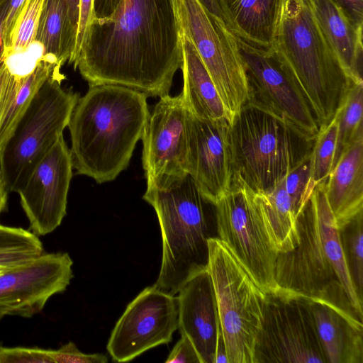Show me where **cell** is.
<instances>
[{
  "label": "cell",
  "mask_w": 363,
  "mask_h": 363,
  "mask_svg": "<svg viewBox=\"0 0 363 363\" xmlns=\"http://www.w3.org/2000/svg\"><path fill=\"white\" fill-rule=\"evenodd\" d=\"M182 59L172 0H121L108 18L93 19L72 64L89 86L120 85L160 98Z\"/></svg>",
  "instance_id": "1"
},
{
  "label": "cell",
  "mask_w": 363,
  "mask_h": 363,
  "mask_svg": "<svg viewBox=\"0 0 363 363\" xmlns=\"http://www.w3.org/2000/svg\"><path fill=\"white\" fill-rule=\"evenodd\" d=\"M147 98L114 84L91 86L79 97L67 125L77 174L102 184L128 167L150 116Z\"/></svg>",
  "instance_id": "2"
},
{
  "label": "cell",
  "mask_w": 363,
  "mask_h": 363,
  "mask_svg": "<svg viewBox=\"0 0 363 363\" xmlns=\"http://www.w3.org/2000/svg\"><path fill=\"white\" fill-rule=\"evenodd\" d=\"M271 48L306 99L320 128L328 124L354 82L318 25L309 0H278Z\"/></svg>",
  "instance_id": "3"
},
{
  "label": "cell",
  "mask_w": 363,
  "mask_h": 363,
  "mask_svg": "<svg viewBox=\"0 0 363 363\" xmlns=\"http://www.w3.org/2000/svg\"><path fill=\"white\" fill-rule=\"evenodd\" d=\"M143 198L155 211L162 240L154 286L175 296L192 276L208 268L207 241L217 237L216 206L189 174L164 186L147 187Z\"/></svg>",
  "instance_id": "4"
},
{
  "label": "cell",
  "mask_w": 363,
  "mask_h": 363,
  "mask_svg": "<svg viewBox=\"0 0 363 363\" xmlns=\"http://www.w3.org/2000/svg\"><path fill=\"white\" fill-rule=\"evenodd\" d=\"M315 139L247 102L230 124L231 185L268 192L311 155Z\"/></svg>",
  "instance_id": "5"
},
{
  "label": "cell",
  "mask_w": 363,
  "mask_h": 363,
  "mask_svg": "<svg viewBox=\"0 0 363 363\" xmlns=\"http://www.w3.org/2000/svg\"><path fill=\"white\" fill-rule=\"evenodd\" d=\"M207 244L208 270L228 363H255L266 293L225 242L213 237Z\"/></svg>",
  "instance_id": "6"
},
{
  "label": "cell",
  "mask_w": 363,
  "mask_h": 363,
  "mask_svg": "<svg viewBox=\"0 0 363 363\" xmlns=\"http://www.w3.org/2000/svg\"><path fill=\"white\" fill-rule=\"evenodd\" d=\"M65 78L44 82L0 147V178L8 194L18 192L69 124L79 95L62 89Z\"/></svg>",
  "instance_id": "7"
},
{
  "label": "cell",
  "mask_w": 363,
  "mask_h": 363,
  "mask_svg": "<svg viewBox=\"0 0 363 363\" xmlns=\"http://www.w3.org/2000/svg\"><path fill=\"white\" fill-rule=\"evenodd\" d=\"M176 13L181 33L195 47L230 124L248 101L247 79L235 36L199 0H176Z\"/></svg>",
  "instance_id": "8"
},
{
  "label": "cell",
  "mask_w": 363,
  "mask_h": 363,
  "mask_svg": "<svg viewBox=\"0 0 363 363\" xmlns=\"http://www.w3.org/2000/svg\"><path fill=\"white\" fill-rule=\"evenodd\" d=\"M255 363H327L308 297L281 289L266 294Z\"/></svg>",
  "instance_id": "9"
},
{
  "label": "cell",
  "mask_w": 363,
  "mask_h": 363,
  "mask_svg": "<svg viewBox=\"0 0 363 363\" xmlns=\"http://www.w3.org/2000/svg\"><path fill=\"white\" fill-rule=\"evenodd\" d=\"M217 237L225 242L266 293L279 288L274 279L278 252L264 225L256 194L232 184L215 204Z\"/></svg>",
  "instance_id": "10"
},
{
  "label": "cell",
  "mask_w": 363,
  "mask_h": 363,
  "mask_svg": "<svg viewBox=\"0 0 363 363\" xmlns=\"http://www.w3.org/2000/svg\"><path fill=\"white\" fill-rule=\"evenodd\" d=\"M245 66L248 101L315 139L320 126L294 79L274 51L236 36Z\"/></svg>",
  "instance_id": "11"
},
{
  "label": "cell",
  "mask_w": 363,
  "mask_h": 363,
  "mask_svg": "<svg viewBox=\"0 0 363 363\" xmlns=\"http://www.w3.org/2000/svg\"><path fill=\"white\" fill-rule=\"evenodd\" d=\"M178 329L177 296L151 286L126 307L107 344L112 359L129 362L147 350L172 340Z\"/></svg>",
  "instance_id": "12"
},
{
  "label": "cell",
  "mask_w": 363,
  "mask_h": 363,
  "mask_svg": "<svg viewBox=\"0 0 363 363\" xmlns=\"http://www.w3.org/2000/svg\"><path fill=\"white\" fill-rule=\"evenodd\" d=\"M189 116L181 94L160 97L150 113L141 138L147 187L164 186L188 175Z\"/></svg>",
  "instance_id": "13"
},
{
  "label": "cell",
  "mask_w": 363,
  "mask_h": 363,
  "mask_svg": "<svg viewBox=\"0 0 363 363\" xmlns=\"http://www.w3.org/2000/svg\"><path fill=\"white\" fill-rule=\"evenodd\" d=\"M73 261L67 252L41 255L0 274V320L6 315L31 318L73 278Z\"/></svg>",
  "instance_id": "14"
},
{
  "label": "cell",
  "mask_w": 363,
  "mask_h": 363,
  "mask_svg": "<svg viewBox=\"0 0 363 363\" xmlns=\"http://www.w3.org/2000/svg\"><path fill=\"white\" fill-rule=\"evenodd\" d=\"M72 169L70 150L62 135L17 192L30 230L38 237L53 232L65 216Z\"/></svg>",
  "instance_id": "15"
},
{
  "label": "cell",
  "mask_w": 363,
  "mask_h": 363,
  "mask_svg": "<svg viewBox=\"0 0 363 363\" xmlns=\"http://www.w3.org/2000/svg\"><path fill=\"white\" fill-rule=\"evenodd\" d=\"M297 246L277 254L274 279L279 289L311 297L337 279L323 247L311 198L297 217Z\"/></svg>",
  "instance_id": "16"
},
{
  "label": "cell",
  "mask_w": 363,
  "mask_h": 363,
  "mask_svg": "<svg viewBox=\"0 0 363 363\" xmlns=\"http://www.w3.org/2000/svg\"><path fill=\"white\" fill-rule=\"evenodd\" d=\"M308 300L327 363H363V317L338 279Z\"/></svg>",
  "instance_id": "17"
},
{
  "label": "cell",
  "mask_w": 363,
  "mask_h": 363,
  "mask_svg": "<svg viewBox=\"0 0 363 363\" xmlns=\"http://www.w3.org/2000/svg\"><path fill=\"white\" fill-rule=\"evenodd\" d=\"M229 130L226 118L202 119L189 112L188 174L202 195L214 204L231 187Z\"/></svg>",
  "instance_id": "18"
},
{
  "label": "cell",
  "mask_w": 363,
  "mask_h": 363,
  "mask_svg": "<svg viewBox=\"0 0 363 363\" xmlns=\"http://www.w3.org/2000/svg\"><path fill=\"white\" fill-rule=\"evenodd\" d=\"M177 294L180 333L191 341L201 363H214L217 339L222 331L208 268L192 276Z\"/></svg>",
  "instance_id": "19"
},
{
  "label": "cell",
  "mask_w": 363,
  "mask_h": 363,
  "mask_svg": "<svg viewBox=\"0 0 363 363\" xmlns=\"http://www.w3.org/2000/svg\"><path fill=\"white\" fill-rule=\"evenodd\" d=\"M328 203L340 230L363 208V131L342 152L323 183Z\"/></svg>",
  "instance_id": "20"
},
{
  "label": "cell",
  "mask_w": 363,
  "mask_h": 363,
  "mask_svg": "<svg viewBox=\"0 0 363 363\" xmlns=\"http://www.w3.org/2000/svg\"><path fill=\"white\" fill-rule=\"evenodd\" d=\"M313 13L345 70L363 83L362 28L356 27L333 0H309Z\"/></svg>",
  "instance_id": "21"
},
{
  "label": "cell",
  "mask_w": 363,
  "mask_h": 363,
  "mask_svg": "<svg viewBox=\"0 0 363 363\" xmlns=\"http://www.w3.org/2000/svg\"><path fill=\"white\" fill-rule=\"evenodd\" d=\"M181 40L183 89L180 94L185 106L199 118H226L217 90L192 42L182 33Z\"/></svg>",
  "instance_id": "22"
},
{
  "label": "cell",
  "mask_w": 363,
  "mask_h": 363,
  "mask_svg": "<svg viewBox=\"0 0 363 363\" xmlns=\"http://www.w3.org/2000/svg\"><path fill=\"white\" fill-rule=\"evenodd\" d=\"M223 21L236 36L255 45L272 44L278 0H219Z\"/></svg>",
  "instance_id": "23"
},
{
  "label": "cell",
  "mask_w": 363,
  "mask_h": 363,
  "mask_svg": "<svg viewBox=\"0 0 363 363\" xmlns=\"http://www.w3.org/2000/svg\"><path fill=\"white\" fill-rule=\"evenodd\" d=\"M62 66L56 58L50 57L24 78L17 79L9 73V82L0 101V147L44 82L52 76H63L60 72Z\"/></svg>",
  "instance_id": "24"
},
{
  "label": "cell",
  "mask_w": 363,
  "mask_h": 363,
  "mask_svg": "<svg viewBox=\"0 0 363 363\" xmlns=\"http://www.w3.org/2000/svg\"><path fill=\"white\" fill-rule=\"evenodd\" d=\"M256 194L260 213L271 241L278 252L298 244L297 217L284 179L267 193Z\"/></svg>",
  "instance_id": "25"
},
{
  "label": "cell",
  "mask_w": 363,
  "mask_h": 363,
  "mask_svg": "<svg viewBox=\"0 0 363 363\" xmlns=\"http://www.w3.org/2000/svg\"><path fill=\"white\" fill-rule=\"evenodd\" d=\"M323 183L315 186L311 196L315 209L323 247L351 303L357 312L363 317L362 301L358 297L352 284L341 244L339 229L328 203Z\"/></svg>",
  "instance_id": "26"
},
{
  "label": "cell",
  "mask_w": 363,
  "mask_h": 363,
  "mask_svg": "<svg viewBox=\"0 0 363 363\" xmlns=\"http://www.w3.org/2000/svg\"><path fill=\"white\" fill-rule=\"evenodd\" d=\"M77 33L63 1L45 0L35 40L43 45L45 54L54 56L62 65L72 64Z\"/></svg>",
  "instance_id": "27"
},
{
  "label": "cell",
  "mask_w": 363,
  "mask_h": 363,
  "mask_svg": "<svg viewBox=\"0 0 363 363\" xmlns=\"http://www.w3.org/2000/svg\"><path fill=\"white\" fill-rule=\"evenodd\" d=\"M362 113L363 83H354L335 114L337 135L332 169L356 136L363 131Z\"/></svg>",
  "instance_id": "28"
},
{
  "label": "cell",
  "mask_w": 363,
  "mask_h": 363,
  "mask_svg": "<svg viewBox=\"0 0 363 363\" xmlns=\"http://www.w3.org/2000/svg\"><path fill=\"white\" fill-rule=\"evenodd\" d=\"M43 253L38 235L22 228L0 224V269L15 267Z\"/></svg>",
  "instance_id": "29"
},
{
  "label": "cell",
  "mask_w": 363,
  "mask_h": 363,
  "mask_svg": "<svg viewBox=\"0 0 363 363\" xmlns=\"http://www.w3.org/2000/svg\"><path fill=\"white\" fill-rule=\"evenodd\" d=\"M359 212L339 230L341 244L352 284L362 301L363 289V219Z\"/></svg>",
  "instance_id": "30"
},
{
  "label": "cell",
  "mask_w": 363,
  "mask_h": 363,
  "mask_svg": "<svg viewBox=\"0 0 363 363\" xmlns=\"http://www.w3.org/2000/svg\"><path fill=\"white\" fill-rule=\"evenodd\" d=\"M337 135V122L334 116L328 124L320 128L311 153V179L315 186L323 183L332 169Z\"/></svg>",
  "instance_id": "31"
},
{
  "label": "cell",
  "mask_w": 363,
  "mask_h": 363,
  "mask_svg": "<svg viewBox=\"0 0 363 363\" xmlns=\"http://www.w3.org/2000/svg\"><path fill=\"white\" fill-rule=\"evenodd\" d=\"M44 1L26 0L12 33L11 48L6 52L25 49L35 40Z\"/></svg>",
  "instance_id": "32"
},
{
  "label": "cell",
  "mask_w": 363,
  "mask_h": 363,
  "mask_svg": "<svg viewBox=\"0 0 363 363\" xmlns=\"http://www.w3.org/2000/svg\"><path fill=\"white\" fill-rule=\"evenodd\" d=\"M310 156L311 155L284 178L285 189L292 201L296 217L310 199L315 186L311 179Z\"/></svg>",
  "instance_id": "33"
},
{
  "label": "cell",
  "mask_w": 363,
  "mask_h": 363,
  "mask_svg": "<svg viewBox=\"0 0 363 363\" xmlns=\"http://www.w3.org/2000/svg\"><path fill=\"white\" fill-rule=\"evenodd\" d=\"M0 363H54L49 350L38 347H0Z\"/></svg>",
  "instance_id": "34"
},
{
  "label": "cell",
  "mask_w": 363,
  "mask_h": 363,
  "mask_svg": "<svg viewBox=\"0 0 363 363\" xmlns=\"http://www.w3.org/2000/svg\"><path fill=\"white\" fill-rule=\"evenodd\" d=\"M54 363H106V355L101 353L85 354L77 345L69 342L57 350H49Z\"/></svg>",
  "instance_id": "35"
},
{
  "label": "cell",
  "mask_w": 363,
  "mask_h": 363,
  "mask_svg": "<svg viewBox=\"0 0 363 363\" xmlns=\"http://www.w3.org/2000/svg\"><path fill=\"white\" fill-rule=\"evenodd\" d=\"M166 363H201L191 341L184 334L175 344Z\"/></svg>",
  "instance_id": "36"
},
{
  "label": "cell",
  "mask_w": 363,
  "mask_h": 363,
  "mask_svg": "<svg viewBox=\"0 0 363 363\" xmlns=\"http://www.w3.org/2000/svg\"><path fill=\"white\" fill-rule=\"evenodd\" d=\"M26 0H10L7 14L4 23L3 40L4 52L10 50L11 35L15 25L21 15Z\"/></svg>",
  "instance_id": "37"
},
{
  "label": "cell",
  "mask_w": 363,
  "mask_h": 363,
  "mask_svg": "<svg viewBox=\"0 0 363 363\" xmlns=\"http://www.w3.org/2000/svg\"><path fill=\"white\" fill-rule=\"evenodd\" d=\"M350 21L363 28V0H333Z\"/></svg>",
  "instance_id": "38"
},
{
  "label": "cell",
  "mask_w": 363,
  "mask_h": 363,
  "mask_svg": "<svg viewBox=\"0 0 363 363\" xmlns=\"http://www.w3.org/2000/svg\"><path fill=\"white\" fill-rule=\"evenodd\" d=\"M93 1L94 0H80L79 27L74 57L80 45L84 33L94 19Z\"/></svg>",
  "instance_id": "39"
},
{
  "label": "cell",
  "mask_w": 363,
  "mask_h": 363,
  "mask_svg": "<svg viewBox=\"0 0 363 363\" xmlns=\"http://www.w3.org/2000/svg\"><path fill=\"white\" fill-rule=\"evenodd\" d=\"M121 0H94V19L108 18L116 10Z\"/></svg>",
  "instance_id": "40"
},
{
  "label": "cell",
  "mask_w": 363,
  "mask_h": 363,
  "mask_svg": "<svg viewBox=\"0 0 363 363\" xmlns=\"http://www.w3.org/2000/svg\"><path fill=\"white\" fill-rule=\"evenodd\" d=\"M65 4L69 19L72 24L78 28L79 20L80 0H62Z\"/></svg>",
  "instance_id": "41"
},
{
  "label": "cell",
  "mask_w": 363,
  "mask_h": 363,
  "mask_svg": "<svg viewBox=\"0 0 363 363\" xmlns=\"http://www.w3.org/2000/svg\"><path fill=\"white\" fill-rule=\"evenodd\" d=\"M10 0H0V59L3 57L4 45L3 40V29L5 18L7 14Z\"/></svg>",
  "instance_id": "42"
},
{
  "label": "cell",
  "mask_w": 363,
  "mask_h": 363,
  "mask_svg": "<svg viewBox=\"0 0 363 363\" xmlns=\"http://www.w3.org/2000/svg\"><path fill=\"white\" fill-rule=\"evenodd\" d=\"M199 1L210 13H211L213 16L224 22L219 0Z\"/></svg>",
  "instance_id": "43"
},
{
  "label": "cell",
  "mask_w": 363,
  "mask_h": 363,
  "mask_svg": "<svg viewBox=\"0 0 363 363\" xmlns=\"http://www.w3.org/2000/svg\"><path fill=\"white\" fill-rule=\"evenodd\" d=\"M9 76V72L7 69L1 57L0 59V101L7 86Z\"/></svg>",
  "instance_id": "44"
},
{
  "label": "cell",
  "mask_w": 363,
  "mask_h": 363,
  "mask_svg": "<svg viewBox=\"0 0 363 363\" xmlns=\"http://www.w3.org/2000/svg\"><path fill=\"white\" fill-rule=\"evenodd\" d=\"M8 192L0 178V216L6 209Z\"/></svg>",
  "instance_id": "45"
},
{
  "label": "cell",
  "mask_w": 363,
  "mask_h": 363,
  "mask_svg": "<svg viewBox=\"0 0 363 363\" xmlns=\"http://www.w3.org/2000/svg\"><path fill=\"white\" fill-rule=\"evenodd\" d=\"M172 2H173V4H174V6L175 8V10H176V0H172ZM177 14V13H176Z\"/></svg>",
  "instance_id": "46"
},
{
  "label": "cell",
  "mask_w": 363,
  "mask_h": 363,
  "mask_svg": "<svg viewBox=\"0 0 363 363\" xmlns=\"http://www.w3.org/2000/svg\"><path fill=\"white\" fill-rule=\"evenodd\" d=\"M6 269H0V274H1L4 271H5Z\"/></svg>",
  "instance_id": "47"
},
{
  "label": "cell",
  "mask_w": 363,
  "mask_h": 363,
  "mask_svg": "<svg viewBox=\"0 0 363 363\" xmlns=\"http://www.w3.org/2000/svg\"><path fill=\"white\" fill-rule=\"evenodd\" d=\"M1 347V345H0V347Z\"/></svg>",
  "instance_id": "48"
}]
</instances>
